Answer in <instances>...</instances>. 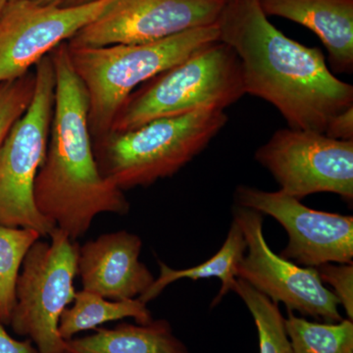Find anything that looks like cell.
I'll use <instances>...</instances> for the list:
<instances>
[{"label":"cell","mask_w":353,"mask_h":353,"mask_svg":"<svg viewBox=\"0 0 353 353\" xmlns=\"http://www.w3.org/2000/svg\"><path fill=\"white\" fill-rule=\"evenodd\" d=\"M324 134L339 141H353V106L332 118Z\"/></svg>","instance_id":"obj_23"},{"label":"cell","mask_w":353,"mask_h":353,"mask_svg":"<svg viewBox=\"0 0 353 353\" xmlns=\"http://www.w3.org/2000/svg\"><path fill=\"white\" fill-rule=\"evenodd\" d=\"M64 353H190L174 334L167 320L148 324L121 323L112 329H95L83 338L65 341Z\"/></svg>","instance_id":"obj_15"},{"label":"cell","mask_w":353,"mask_h":353,"mask_svg":"<svg viewBox=\"0 0 353 353\" xmlns=\"http://www.w3.org/2000/svg\"><path fill=\"white\" fill-rule=\"evenodd\" d=\"M41 238L34 230L0 224V321L4 326L10 324L16 303V283L23 261Z\"/></svg>","instance_id":"obj_19"},{"label":"cell","mask_w":353,"mask_h":353,"mask_svg":"<svg viewBox=\"0 0 353 353\" xmlns=\"http://www.w3.org/2000/svg\"><path fill=\"white\" fill-rule=\"evenodd\" d=\"M262 215L252 209L234 206L233 220L243 231L248 252L239 264L236 278L273 303L285 304L290 312L327 323L341 321L338 299L323 284L316 269L299 266L269 248Z\"/></svg>","instance_id":"obj_9"},{"label":"cell","mask_w":353,"mask_h":353,"mask_svg":"<svg viewBox=\"0 0 353 353\" xmlns=\"http://www.w3.org/2000/svg\"><path fill=\"white\" fill-rule=\"evenodd\" d=\"M9 0H0V17H1L2 13H3L4 9L8 3Z\"/></svg>","instance_id":"obj_26"},{"label":"cell","mask_w":353,"mask_h":353,"mask_svg":"<svg viewBox=\"0 0 353 353\" xmlns=\"http://www.w3.org/2000/svg\"><path fill=\"white\" fill-rule=\"evenodd\" d=\"M223 43L236 53L245 94L272 104L292 129L323 132L353 106V87L330 71L322 50L292 41L265 15L259 0H228Z\"/></svg>","instance_id":"obj_1"},{"label":"cell","mask_w":353,"mask_h":353,"mask_svg":"<svg viewBox=\"0 0 353 353\" xmlns=\"http://www.w3.org/2000/svg\"><path fill=\"white\" fill-rule=\"evenodd\" d=\"M236 205L271 216L280 223L289 243L280 256L299 266L352 263L353 217L309 208L284 192H265L240 185L234 192Z\"/></svg>","instance_id":"obj_11"},{"label":"cell","mask_w":353,"mask_h":353,"mask_svg":"<svg viewBox=\"0 0 353 353\" xmlns=\"http://www.w3.org/2000/svg\"><path fill=\"white\" fill-rule=\"evenodd\" d=\"M227 122L225 110L205 109L109 132L92 141L95 160L101 175L123 192L150 187L190 163Z\"/></svg>","instance_id":"obj_4"},{"label":"cell","mask_w":353,"mask_h":353,"mask_svg":"<svg viewBox=\"0 0 353 353\" xmlns=\"http://www.w3.org/2000/svg\"><path fill=\"white\" fill-rule=\"evenodd\" d=\"M245 94L240 58L219 39L139 85L120 109L110 132L205 109L225 110Z\"/></svg>","instance_id":"obj_5"},{"label":"cell","mask_w":353,"mask_h":353,"mask_svg":"<svg viewBox=\"0 0 353 353\" xmlns=\"http://www.w3.org/2000/svg\"><path fill=\"white\" fill-rule=\"evenodd\" d=\"M31 103L0 146V224L50 236L57 228L36 205L34 181L48 148L54 108L55 74L50 54L34 67Z\"/></svg>","instance_id":"obj_6"},{"label":"cell","mask_w":353,"mask_h":353,"mask_svg":"<svg viewBox=\"0 0 353 353\" xmlns=\"http://www.w3.org/2000/svg\"><path fill=\"white\" fill-rule=\"evenodd\" d=\"M141 248L138 234L125 230L101 234L79 246L77 268L83 290L110 301L139 299L155 280L139 261Z\"/></svg>","instance_id":"obj_13"},{"label":"cell","mask_w":353,"mask_h":353,"mask_svg":"<svg viewBox=\"0 0 353 353\" xmlns=\"http://www.w3.org/2000/svg\"><path fill=\"white\" fill-rule=\"evenodd\" d=\"M113 0L78 7L9 0L0 17V83L31 72L43 57L101 15Z\"/></svg>","instance_id":"obj_10"},{"label":"cell","mask_w":353,"mask_h":353,"mask_svg":"<svg viewBox=\"0 0 353 353\" xmlns=\"http://www.w3.org/2000/svg\"><path fill=\"white\" fill-rule=\"evenodd\" d=\"M323 284L328 285L348 319L353 320V264L326 263L316 267Z\"/></svg>","instance_id":"obj_22"},{"label":"cell","mask_w":353,"mask_h":353,"mask_svg":"<svg viewBox=\"0 0 353 353\" xmlns=\"http://www.w3.org/2000/svg\"><path fill=\"white\" fill-rule=\"evenodd\" d=\"M125 318H132L138 324H148L153 320L152 312L139 299L110 301L82 290L76 292L73 306L65 308L58 331L64 341H68L81 332Z\"/></svg>","instance_id":"obj_17"},{"label":"cell","mask_w":353,"mask_h":353,"mask_svg":"<svg viewBox=\"0 0 353 353\" xmlns=\"http://www.w3.org/2000/svg\"><path fill=\"white\" fill-rule=\"evenodd\" d=\"M285 331L294 353H353V321L311 322L290 312Z\"/></svg>","instance_id":"obj_18"},{"label":"cell","mask_w":353,"mask_h":353,"mask_svg":"<svg viewBox=\"0 0 353 353\" xmlns=\"http://www.w3.org/2000/svg\"><path fill=\"white\" fill-rule=\"evenodd\" d=\"M50 238V243L37 241L26 255L9 325L14 333L31 340L39 353H64L58 327L75 299L79 245L57 227Z\"/></svg>","instance_id":"obj_7"},{"label":"cell","mask_w":353,"mask_h":353,"mask_svg":"<svg viewBox=\"0 0 353 353\" xmlns=\"http://www.w3.org/2000/svg\"><path fill=\"white\" fill-rule=\"evenodd\" d=\"M254 157L288 196L301 201L332 192L352 201L353 141L288 127L274 132Z\"/></svg>","instance_id":"obj_8"},{"label":"cell","mask_w":353,"mask_h":353,"mask_svg":"<svg viewBox=\"0 0 353 353\" xmlns=\"http://www.w3.org/2000/svg\"><path fill=\"white\" fill-rule=\"evenodd\" d=\"M34 90V71L15 80L0 83V146L31 103Z\"/></svg>","instance_id":"obj_21"},{"label":"cell","mask_w":353,"mask_h":353,"mask_svg":"<svg viewBox=\"0 0 353 353\" xmlns=\"http://www.w3.org/2000/svg\"><path fill=\"white\" fill-rule=\"evenodd\" d=\"M228 0H113L99 17L80 30L70 46L152 43L217 24Z\"/></svg>","instance_id":"obj_12"},{"label":"cell","mask_w":353,"mask_h":353,"mask_svg":"<svg viewBox=\"0 0 353 353\" xmlns=\"http://www.w3.org/2000/svg\"><path fill=\"white\" fill-rule=\"evenodd\" d=\"M50 57L54 108L46 157L34 181V201L46 219L76 241L87 234L97 216L127 214L130 203L97 166L88 94L72 66L67 43L57 46Z\"/></svg>","instance_id":"obj_2"},{"label":"cell","mask_w":353,"mask_h":353,"mask_svg":"<svg viewBox=\"0 0 353 353\" xmlns=\"http://www.w3.org/2000/svg\"><path fill=\"white\" fill-rule=\"evenodd\" d=\"M232 292L241 297L252 316L259 334V353H294L277 303L241 279H236Z\"/></svg>","instance_id":"obj_20"},{"label":"cell","mask_w":353,"mask_h":353,"mask_svg":"<svg viewBox=\"0 0 353 353\" xmlns=\"http://www.w3.org/2000/svg\"><path fill=\"white\" fill-rule=\"evenodd\" d=\"M37 3L43 6H53L57 7H78L92 3L97 0H32Z\"/></svg>","instance_id":"obj_25"},{"label":"cell","mask_w":353,"mask_h":353,"mask_svg":"<svg viewBox=\"0 0 353 353\" xmlns=\"http://www.w3.org/2000/svg\"><path fill=\"white\" fill-rule=\"evenodd\" d=\"M267 17L285 18L314 32L329 53L332 68L352 73L353 0H259Z\"/></svg>","instance_id":"obj_14"},{"label":"cell","mask_w":353,"mask_h":353,"mask_svg":"<svg viewBox=\"0 0 353 353\" xmlns=\"http://www.w3.org/2000/svg\"><path fill=\"white\" fill-rule=\"evenodd\" d=\"M0 353H39L31 340L18 341L12 338L0 321Z\"/></svg>","instance_id":"obj_24"},{"label":"cell","mask_w":353,"mask_h":353,"mask_svg":"<svg viewBox=\"0 0 353 353\" xmlns=\"http://www.w3.org/2000/svg\"><path fill=\"white\" fill-rule=\"evenodd\" d=\"M219 37L217 23L148 43L94 48L67 43L72 66L87 92L92 141L110 132L120 109L139 85Z\"/></svg>","instance_id":"obj_3"},{"label":"cell","mask_w":353,"mask_h":353,"mask_svg":"<svg viewBox=\"0 0 353 353\" xmlns=\"http://www.w3.org/2000/svg\"><path fill=\"white\" fill-rule=\"evenodd\" d=\"M246 243L240 226L233 220L226 241L216 254L205 262L192 268L176 270L168 265L159 261V276L155 279L150 289L139 297L143 303L148 304L157 299L169 285L181 279L201 280V279L218 278L221 281L219 294L212 303V307L220 303L228 292H232L236 279L239 264L245 256Z\"/></svg>","instance_id":"obj_16"}]
</instances>
